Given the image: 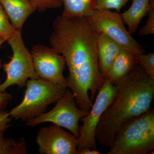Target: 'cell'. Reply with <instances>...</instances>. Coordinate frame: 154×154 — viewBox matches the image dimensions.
Wrapping results in <instances>:
<instances>
[{
	"label": "cell",
	"mask_w": 154,
	"mask_h": 154,
	"mask_svg": "<svg viewBox=\"0 0 154 154\" xmlns=\"http://www.w3.org/2000/svg\"><path fill=\"white\" fill-rule=\"evenodd\" d=\"M52 27L51 47L64 58L67 88L78 107L88 113L105 82L99 68L96 31L86 17L62 14L54 20Z\"/></svg>",
	"instance_id": "1"
},
{
	"label": "cell",
	"mask_w": 154,
	"mask_h": 154,
	"mask_svg": "<svg viewBox=\"0 0 154 154\" xmlns=\"http://www.w3.org/2000/svg\"><path fill=\"white\" fill-rule=\"evenodd\" d=\"M115 98L102 115L96 129V141L109 147L116 133L127 122L150 109L154 96V80L137 63L115 84Z\"/></svg>",
	"instance_id": "2"
},
{
	"label": "cell",
	"mask_w": 154,
	"mask_h": 154,
	"mask_svg": "<svg viewBox=\"0 0 154 154\" xmlns=\"http://www.w3.org/2000/svg\"><path fill=\"white\" fill-rule=\"evenodd\" d=\"M154 149V111L148 110L123 124L107 154H146Z\"/></svg>",
	"instance_id": "3"
},
{
	"label": "cell",
	"mask_w": 154,
	"mask_h": 154,
	"mask_svg": "<svg viewBox=\"0 0 154 154\" xmlns=\"http://www.w3.org/2000/svg\"><path fill=\"white\" fill-rule=\"evenodd\" d=\"M26 87L22 102L9 112L12 118L27 121L41 115L68 89L66 86L55 85L39 78L28 80Z\"/></svg>",
	"instance_id": "4"
},
{
	"label": "cell",
	"mask_w": 154,
	"mask_h": 154,
	"mask_svg": "<svg viewBox=\"0 0 154 154\" xmlns=\"http://www.w3.org/2000/svg\"><path fill=\"white\" fill-rule=\"evenodd\" d=\"M7 41L12 50L13 55L8 62L3 64L6 78L0 83L1 92L6 91L13 85L24 88L28 80L38 78L34 69L31 53L23 41L22 30H16Z\"/></svg>",
	"instance_id": "5"
},
{
	"label": "cell",
	"mask_w": 154,
	"mask_h": 154,
	"mask_svg": "<svg viewBox=\"0 0 154 154\" xmlns=\"http://www.w3.org/2000/svg\"><path fill=\"white\" fill-rule=\"evenodd\" d=\"M88 21L96 31L107 35L135 55L144 53V47L136 41L127 30L119 12L109 10H96Z\"/></svg>",
	"instance_id": "6"
},
{
	"label": "cell",
	"mask_w": 154,
	"mask_h": 154,
	"mask_svg": "<svg viewBox=\"0 0 154 154\" xmlns=\"http://www.w3.org/2000/svg\"><path fill=\"white\" fill-rule=\"evenodd\" d=\"M87 114L78 107L73 94L68 88L51 110L27 120L26 125L33 127L42 123L51 122L67 129L78 138L79 122Z\"/></svg>",
	"instance_id": "7"
},
{
	"label": "cell",
	"mask_w": 154,
	"mask_h": 154,
	"mask_svg": "<svg viewBox=\"0 0 154 154\" xmlns=\"http://www.w3.org/2000/svg\"><path fill=\"white\" fill-rule=\"evenodd\" d=\"M117 93V87L105 79L98 92L91 110L82 119L78 138V149L91 148L96 149V131L104 111L113 102Z\"/></svg>",
	"instance_id": "8"
},
{
	"label": "cell",
	"mask_w": 154,
	"mask_h": 154,
	"mask_svg": "<svg viewBox=\"0 0 154 154\" xmlns=\"http://www.w3.org/2000/svg\"><path fill=\"white\" fill-rule=\"evenodd\" d=\"M34 69L39 78L58 85L67 86L64 76V58L52 47L43 45H33L30 51Z\"/></svg>",
	"instance_id": "9"
},
{
	"label": "cell",
	"mask_w": 154,
	"mask_h": 154,
	"mask_svg": "<svg viewBox=\"0 0 154 154\" xmlns=\"http://www.w3.org/2000/svg\"><path fill=\"white\" fill-rule=\"evenodd\" d=\"M36 142L41 154H77L76 137L55 125L38 130Z\"/></svg>",
	"instance_id": "10"
},
{
	"label": "cell",
	"mask_w": 154,
	"mask_h": 154,
	"mask_svg": "<svg viewBox=\"0 0 154 154\" xmlns=\"http://www.w3.org/2000/svg\"><path fill=\"white\" fill-rule=\"evenodd\" d=\"M11 24L17 30H22L29 17L36 11L29 0H0Z\"/></svg>",
	"instance_id": "11"
},
{
	"label": "cell",
	"mask_w": 154,
	"mask_h": 154,
	"mask_svg": "<svg viewBox=\"0 0 154 154\" xmlns=\"http://www.w3.org/2000/svg\"><path fill=\"white\" fill-rule=\"evenodd\" d=\"M98 62L100 72L105 80L110 66L122 48L107 35L96 33Z\"/></svg>",
	"instance_id": "12"
},
{
	"label": "cell",
	"mask_w": 154,
	"mask_h": 154,
	"mask_svg": "<svg viewBox=\"0 0 154 154\" xmlns=\"http://www.w3.org/2000/svg\"><path fill=\"white\" fill-rule=\"evenodd\" d=\"M137 64L134 54L122 48L110 66L105 79L114 85L126 75Z\"/></svg>",
	"instance_id": "13"
},
{
	"label": "cell",
	"mask_w": 154,
	"mask_h": 154,
	"mask_svg": "<svg viewBox=\"0 0 154 154\" xmlns=\"http://www.w3.org/2000/svg\"><path fill=\"white\" fill-rule=\"evenodd\" d=\"M154 0H132L129 8L120 14L131 35L136 32L141 21L148 13Z\"/></svg>",
	"instance_id": "14"
},
{
	"label": "cell",
	"mask_w": 154,
	"mask_h": 154,
	"mask_svg": "<svg viewBox=\"0 0 154 154\" xmlns=\"http://www.w3.org/2000/svg\"><path fill=\"white\" fill-rule=\"evenodd\" d=\"M62 15L69 18L88 17L96 11V0H62Z\"/></svg>",
	"instance_id": "15"
},
{
	"label": "cell",
	"mask_w": 154,
	"mask_h": 154,
	"mask_svg": "<svg viewBox=\"0 0 154 154\" xmlns=\"http://www.w3.org/2000/svg\"><path fill=\"white\" fill-rule=\"evenodd\" d=\"M17 30L10 22L8 17L0 3V38L7 41Z\"/></svg>",
	"instance_id": "16"
},
{
	"label": "cell",
	"mask_w": 154,
	"mask_h": 154,
	"mask_svg": "<svg viewBox=\"0 0 154 154\" xmlns=\"http://www.w3.org/2000/svg\"><path fill=\"white\" fill-rule=\"evenodd\" d=\"M135 55L137 63L144 69L148 75L154 80V53L140 54Z\"/></svg>",
	"instance_id": "17"
},
{
	"label": "cell",
	"mask_w": 154,
	"mask_h": 154,
	"mask_svg": "<svg viewBox=\"0 0 154 154\" xmlns=\"http://www.w3.org/2000/svg\"><path fill=\"white\" fill-rule=\"evenodd\" d=\"M129 0H96V10H115L119 12Z\"/></svg>",
	"instance_id": "18"
},
{
	"label": "cell",
	"mask_w": 154,
	"mask_h": 154,
	"mask_svg": "<svg viewBox=\"0 0 154 154\" xmlns=\"http://www.w3.org/2000/svg\"><path fill=\"white\" fill-rule=\"evenodd\" d=\"M36 10L44 12L48 9H57L63 5L62 0H29Z\"/></svg>",
	"instance_id": "19"
},
{
	"label": "cell",
	"mask_w": 154,
	"mask_h": 154,
	"mask_svg": "<svg viewBox=\"0 0 154 154\" xmlns=\"http://www.w3.org/2000/svg\"><path fill=\"white\" fill-rule=\"evenodd\" d=\"M148 17L145 25L139 30V36H145L154 34V3L149 10Z\"/></svg>",
	"instance_id": "20"
},
{
	"label": "cell",
	"mask_w": 154,
	"mask_h": 154,
	"mask_svg": "<svg viewBox=\"0 0 154 154\" xmlns=\"http://www.w3.org/2000/svg\"><path fill=\"white\" fill-rule=\"evenodd\" d=\"M11 119L9 112L4 110L0 111V131H6L11 126Z\"/></svg>",
	"instance_id": "21"
},
{
	"label": "cell",
	"mask_w": 154,
	"mask_h": 154,
	"mask_svg": "<svg viewBox=\"0 0 154 154\" xmlns=\"http://www.w3.org/2000/svg\"><path fill=\"white\" fill-rule=\"evenodd\" d=\"M12 95L6 91H0V111L3 110L12 100Z\"/></svg>",
	"instance_id": "22"
},
{
	"label": "cell",
	"mask_w": 154,
	"mask_h": 154,
	"mask_svg": "<svg viewBox=\"0 0 154 154\" xmlns=\"http://www.w3.org/2000/svg\"><path fill=\"white\" fill-rule=\"evenodd\" d=\"M100 152L91 148H84L78 149L77 154H100Z\"/></svg>",
	"instance_id": "23"
},
{
	"label": "cell",
	"mask_w": 154,
	"mask_h": 154,
	"mask_svg": "<svg viewBox=\"0 0 154 154\" xmlns=\"http://www.w3.org/2000/svg\"><path fill=\"white\" fill-rule=\"evenodd\" d=\"M6 40L5 39H3L2 38H0V48H1V46L3 44L4 42H5ZM3 63L2 61V60L0 59V69L2 68V67Z\"/></svg>",
	"instance_id": "24"
}]
</instances>
